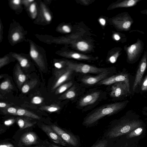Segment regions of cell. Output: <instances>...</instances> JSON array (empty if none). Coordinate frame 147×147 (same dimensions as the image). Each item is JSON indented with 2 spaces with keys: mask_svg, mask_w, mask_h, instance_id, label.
Listing matches in <instances>:
<instances>
[{
  "mask_svg": "<svg viewBox=\"0 0 147 147\" xmlns=\"http://www.w3.org/2000/svg\"><path fill=\"white\" fill-rule=\"evenodd\" d=\"M21 66L23 67H26L28 66V61L25 58H20L18 59Z\"/></svg>",
  "mask_w": 147,
  "mask_h": 147,
  "instance_id": "484cf974",
  "label": "cell"
},
{
  "mask_svg": "<svg viewBox=\"0 0 147 147\" xmlns=\"http://www.w3.org/2000/svg\"><path fill=\"white\" fill-rule=\"evenodd\" d=\"M30 54L32 58L34 60L37 58L38 56V52L34 49H32L30 50Z\"/></svg>",
  "mask_w": 147,
  "mask_h": 147,
  "instance_id": "4316f807",
  "label": "cell"
},
{
  "mask_svg": "<svg viewBox=\"0 0 147 147\" xmlns=\"http://www.w3.org/2000/svg\"><path fill=\"white\" fill-rule=\"evenodd\" d=\"M141 90L142 91L147 90V75L146 76L141 86Z\"/></svg>",
  "mask_w": 147,
  "mask_h": 147,
  "instance_id": "f1b7e54d",
  "label": "cell"
},
{
  "mask_svg": "<svg viewBox=\"0 0 147 147\" xmlns=\"http://www.w3.org/2000/svg\"><path fill=\"white\" fill-rule=\"evenodd\" d=\"M144 46L143 41L138 38L135 43L125 47L129 62H133L139 57L143 52Z\"/></svg>",
  "mask_w": 147,
  "mask_h": 147,
  "instance_id": "3957f363",
  "label": "cell"
},
{
  "mask_svg": "<svg viewBox=\"0 0 147 147\" xmlns=\"http://www.w3.org/2000/svg\"><path fill=\"white\" fill-rule=\"evenodd\" d=\"M37 81L35 80H32L24 84L21 88L22 92L24 93L28 92L36 84Z\"/></svg>",
  "mask_w": 147,
  "mask_h": 147,
  "instance_id": "e0dca14e",
  "label": "cell"
},
{
  "mask_svg": "<svg viewBox=\"0 0 147 147\" xmlns=\"http://www.w3.org/2000/svg\"><path fill=\"white\" fill-rule=\"evenodd\" d=\"M125 102L108 104L101 107L87 116L83 121L86 126L92 125L102 117L112 115L122 109L125 105Z\"/></svg>",
  "mask_w": 147,
  "mask_h": 147,
  "instance_id": "6da1fadb",
  "label": "cell"
},
{
  "mask_svg": "<svg viewBox=\"0 0 147 147\" xmlns=\"http://www.w3.org/2000/svg\"><path fill=\"white\" fill-rule=\"evenodd\" d=\"M77 47L80 50L84 51L87 49L88 45L86 43L84 42H80L78 43Z\"/></svg>",
  "mask_w": 147,
  "mask_h": 147,
  "instance_id": "d4e9b609",
  "label": "cell"
},
{
  "mask_svg": "<svg viewBox=\"0 0 147 147\" xmlns=\"http://www.w3.org/2000/svg\"><path fill=\"white\" fill-rule=\"evenodd\" d=\"M72 70L67 68L56 71L55 72V80L52 86V90L57 89L67 80L71 75Z\"/></svg>",
  "mask_w": 147,
  "mask_h": 147,
  "instance_id": "52a82bcc",
  "label": "cell"
},
{
  "mask_svg": "<svg viewBox=\"0 0 147 147\" xmlns=\"http://www.w3.org/2000/svg\"><path fill=\"white\" fill-rule=\"evenodd\" d=\"M54 66L58 69H60L63 67L61 63L59 62H56L54 64Z\"/></svg>",
  "mask_w": 147,
  "mask_h": 147,
  "instance_id": "836d02e7",
  "label": "cell"
},
{
  "mask_svg": "<svg viewBox=\"0 0 147 147\" xmlns=\"http://www.w3.org/2000/svg\"><path fill=\"white\" fill-rule=\"evenodd\" d=\"M73 83L71 82L62 84L57 88L55 92V94H58L63 92L71 87Z\"/></svg>",
  "mask_w": 147,
  "mask_h": 147,
  "instance_id": "ac0fdd59",
  "label": "cell"
},
{
  "mask_svg": "<svg viewBox=\"0 0 147 147\" xmlns=\"http://www.w3.org/2000/svg\"><path fill=\"white\" fill-rule=\"evenodd\" d=\"M15 76L19 86H21L26 80V76L19 66H18L16 68L15 71Z\"/></svg>",
  "mask_w": 147,
  "mask_h": 147,
  "instance_id": "5bb4252c",
  "label": "cell"
},
{
  "mask_svg": "<svg viewBox=\"0 0 147 147\" xmlns=\"http://www.w3.org/2000/svg\"><path fill=\"white\" fill-rule=\"evenodd\" d=\"M117 58L115 56H112L110 57L109 60L111 63H114L116 62Z\"/></svg>",
  "mask_w": 147,
  "mask_h": 147,
  "instance_id": "d590c367",
  "label": "cell"
},
{
  "mask_svg": "<svg viewBox=\"0 0 147 147\" xmlns=\"http://www.w3.org/2000/svg\"><path fill=\"white\" fill-rule=\"evenodd\" d=\"M100 22L102 25H104L105 24V20L103 18H101L100 20Z\"/></svg>",
  "mask_w": 147,
  "mask_h": 147,
  "instance_id": "ab89813d",
  "label": "cell"
},
{
  "mask_svg": "<svg viewBox=\"0 0 147 147\" xmlns=\"http://www.w3.org/2000/svg\"><path fill=\"white\" fill-rule=\"evenodd\" d=\"M16 115L25 116L38 119H40V117L28 111L22 109H17Z\"/></svg>",
  "mask_w": 147,
  "mask_h": 147,
  "instance_id": "9a60e30c",
  "label": "cell"
},
{
  "mask_svg": "<svg viewBox=\"0 0 147 147\" xmlns=\"http://www.w3.org/2000/svg\"><path fill=\"white\" fill-rule=\"evenodd\" d=\"M17 109L13 107H9L7 109V112L12 115H16Z\"/></svg>",
  "mask_w": 147,
  "mask_h": 147,
  "instance_id": "83f0119b",
  "label": "cell"
},
{
  "mask_svg": "<svg viewBox=\"0 0 147 147\" xmlns=\"http://www.w3.org/2000/svg\"><path fill=\"white\" fill-rule=\"evenodd\" d=\"M68 68L76 72L84 74H100L107 71V70L104 69L94 67L86 64L78 65L70 64L69 65Z\"/></svg>",
  "mask_w": 147,
  "mask_h": 147,
  "instance_id": "5b68a950",
  "label": "cell"
},
{
  "mask_svg": "<svg viewBox=\"0 0 147 147\" xmlns=\"http://www.w3.org/2000/svg\"><path fill=\"white\" fill-rule=\"evenodd\" d=\"M130 92V89L123 82L116 83L112 86L110 96L113 97H118L126 95Z\"/></svg>",
  "mask_w": 147,
  "mask_h": 147,
  "instance_id": "ba28073f",
  "label": "cell"
},
{
  "mask_svg": "<svg viewBox=\"0 0 147 147\" xmlns=\"http://www.w3.org/2000/svg\"><path fill=\"white\" fill-rule=\"evenodd\" d=\"M108 141L106 140H101L96 142L91 147H107Z\"/></svg>",
  "mask_w": 147,
  "mask_h": 147,
  "instance_id": "603a6c76",
  "label": "cell"
},
{
  "mask_svg": "<svg viewBox=\"0 0 147 147\" xmlns=\"http://www.w3.org/2000/svg\"><path fill=\"white\" fill-rule=\"evenodd\" d=\"M147 66V51H145L140 62L136 78L132 87L133 90L141 82Z\"/></svg>",
  "mask_w": 147,
  "mask_h": 147,
  "instance_id": "8992f818",
  "label": "cell"
},
{
  "mask_svg": "<svg viewBox=\"0 0 147 147\" xmlns=\"http://www.w3.org/2000/svg\"><path fill=\"white\" fill-rule=\"evenodd\" d=\"M143 128L142 127H139L129 133L127 137L131 138L140 135L142 132Z\"/></svg>",
  "mask_w": 147,
  "mask_h": 147,
  "instance_id": "44dd1931",
  "label": "cell"
},
{
  "mask_svg": "<svg viewBox=\"0 0 147 147\" xmlns=\"http://www.w3.org/2000/svg\"><path fill=\"white\" fill-rule=\"evenodd\" d=\"M41 109L47 111L53 112L58 111L60 109V107L56 105H51L50 106L42 107Z\"/></svg>",
  "mask_w": 147,
  "mask_h": 147,
  "instance_id": "7402d4cb",
  "label": "cell"
},
{
  "mask_svg": "<svg viewBox=\"0 0 147 147\" xmlns=\"http://www.w3.org/2000/svg\"><path fill=\"white\" fill-rule=\"evenodd\" d=\"M108 74V71H105L96 76H86L82 78V80L83 82L86 84H94L106 78Z\"/></svg>",
  "mask_w": 147,
  "mask_h": 147,
  "instance_id": "8fae6325",
  "label": "cell"
},
{
  "mask_svg": "<svg viewBox=\"0 0 147 147\" xmlns=\"http://www.w3.org/2000/svg\"><path fill=\"white\" fill-rule=\"evenodd\" d=\"M29 10L30 12L31 13H34L36 11V6L35 4L34 3H32L30 7Z\"/></svg>",
  "mask_w": 147,
  "mask_h": 147,
  "instance_id": "d6a6232c",
  "label": "cell"
},
{
  "mask_svg": "<svg viewBox=\"0 0 147 147\" xmlns=\"http://www.w3.org/2000/svg\"><path fill=\"white\" fill-rule=\"evenodd\" d=\"M62 28L64 31L67 32H69L70 31V30L69 27L66 25L63 26Z\"/></svg>",
  "mask_w": 147,
  "mask_h": 147,
  "instance_id": "e575fe53",
  "label": "cell"
},
{
  "mask_svg": "<svg viewBox=\"0 0 147 147\" xmlns=\"http://www.w3.org/2000/svg\"><path fill=\"white\" fill-rule=\"evenodd\" d=\"M140 12L143 14H146L147 15V9L142 10L140 11Z\"/></svg>",
  "mask_w": 147,
  "mask_h": 147,
  "instance_id": "7bdbcfd3",
  "label": "cell"
},
{
  "mask_svg": "<svg viewBox=\"0 0 147 147\" xmlns=\"http://www.w3.org/2000/svg\"><path fill=\"white\" fill-rule=\"evenodd\" d=\"M7 104L5 102H0V108H5L7 106Z\"/></svg>",
  "mask_w": 147,
  "mask_h": 147,
  "instance_id": "f35d334b",
  "label": "cell"
},
{
  "mask_svg": "<svg viewBox=\"0 0 147 147\" xmlns=\"http://www.w3.org/2000/svg\"><path fill=\"white\" fill-rule=\"evenodd\" d=\"M17 122L21 129H24L31 127L34 124V123L26 119L21 118H18Z\"/></svg>",
  "mask_w": 147,
  "mask_h": 147,
  "instance_id": "2e32d148",
  "label": "cell"
},
{
  "mask_svg": "<svg viewBox=\"0 0 147 147\" xmlns=\"http://www.w3.org/2000/svg\"><path fill=\"white\" fill-rule=\"evenodd\" d=\"M52 146L53 147H60L59 146L54 145V144H52Z\"/></svg>",
  "mask_w": 147,
  "mask_h": 147,
  "instance_id": "ee69618b",
  "label": "cell"
},
{
  "mask_svg": "<svg viewBox=\"0 0 147 147\" xmlns=\"http://www.w3.org/2000/svg\"><path fill=\"white\" fill-rule=\"evenodd\" d=\"M12 40L15 41H18L20 38V35L18 32H15L13 34L12 36Z\"/></svg>",
  "mask_w": 147,
  "mask_h": 147,
  "instance_id": "4dcf8cb0",
  "label": "cell"
},
{
  "mask_svg": "<svg viewBox=\"0 0 147 147\" xmlns=\"http://www.w3.org/2000/svg\"><path fill=\"white\" fill-rule=\"evenodd\" d=\"M41 128L42 130L53 142L63 146H67V144L51 127L47 125H43Z\"/></svg>",
  "mask_w": 147,
  "mask_h": 147,
  "instance_id": "30bf717a",
  "label": "cell"
},
{
  "mask_svg": "<svg viewBox=\"0 0 147 147\" xmlns=\"http://www.w3.org/2000/svg\"><path fill=\"white\" fill-rule=\"evenodd\" d=\"M138 121H128L121 122L110 129L107 133L109 138H113L130 132L141 126Z\"/></svg>",
  "mask_w": 147,
  "mask_h": 147,
  "instance_id": "7a4b0ae2",
  "label": "cell"
},
{
  "mask_svg": "<svg viewBox=\"0 0 147 147\" xmlns=\"http://www.w3.org/2000/svg\"><path fill=\"white\" fill-rule=\"evenodd\" d=\"M124 82L129 89V82L128 76L126 74H121L111 76L106 78L98 83L101 85H110L116 83Z\"/></svg>",
  "mask_w": 147,
  "mask_h": 147,
  "instance_id": "9c48e42d",
  "label": "cell"
},
{
  "mask_svg": "<svg viewBox=\"0 0 147 147\" xmlns=\"http://www.w3.org/2000/svg\"><path fill=\"white\" fill-rule=\"evenodd\" d=\"M43 14L46 20L48 22L50 21L51 20V17L49 13L47 11L44 10Z\"/></svg>",
  "mask_w": 147,
  "mask_h": 147,
  "instance_id": "f546056e",
  "label": "cell"
},
{
  "mask_svg": "<svg viewBox=\"0 0 147 147\" xmlns=\"http://www.w3.org/2000/svg\"><path fill=\"white\" fill-rule=\"evenodd\" d=\"M12 88V84L9 80H6L1 83L0 85L1 90L7 91L11 89Z\"/></svg>",
  "mask_w": 147,
  "mask_h": 147,
  "instance_id": "ffe728a7",
  "label": "cell"
},
{
  "mask_svg": "<svg viewBox=\"0 0 147 147\" xmlns=\"http://www.w3.org/2000/svg\"><path fill=\"white\" fill-rule=\"evenodd\" d=\"M114 37L115 40H119L120 39L119 36L117 34H115L114 35Z\"/></svg>",
  "mask_w": 147,
  "mask_h": 147,
  "instance_id": "b9f144b4",
  "label": "cell"
},
{
  "mask_svg": "<svg viewBox=\"0 0 147 147\" xmlns=\"http://www.w3.org/2000/svg\"><path fill=\"white\" fill-rule=\"evenodd\" d=\"M100 94L99 92H96L85 96L80 100V105L84 107L94 103L98 98Z\"/></svg>",
  "mask_w": 147,
  "mask_h": 147,
  "instance_id": "7c38bea8",
  "label": "cell"
},
{
  "mask_svg": "<svg viewBox=\"0 0 147 147\" xmlns=\"http://www.w3.org/2000/svg\"><path fill=\"white\" fill-rule=\"evenodd\" d=\"M20 0H14L13 1V3L15 5H18L20 4Z\"/></svg>",
  "mask_w": 147,
  "mask_h": 147,
  "instance_id": "60d3db41",
  "label": "cell"
},
{
  "mask_svg": "<svg viewBox=\"0 0 147 147\" xmlns=\"http://www.w3.org/2000/svg\"><path fill=\"white\" fill-rule=\"evenodd\" d=\"M72 57L75 59H79L80 58V56L78 53H74L72 55Z\"/></svg>",
  "mask_w": 147,
  "mask_h": 147,
  "instance_id": "74e56055",
  "label": "cell"
},
{
  "mask_svg": "<svg viewBox=\"0 0 147 147\" xmlns=\"http://www.w3.org/2000/svg\"><path fill=\"white\" fill-rule=\"evenodd\" d=\"M36 135L32 132L24 134L22 137V142L26 145H30L35 144L37 140Z\"/></svg>",
  "mask_w": 147,
  "mask_h": 147,
  "instance_id": "4fadbf2b",
  "label": "cell"
},
{
  "mask_svg": "<svg viewBox=\"0 0 147 147\" xmlns=\"http://www.w3.org/2000/svg\"><path fill=\"white\" fill-rule=\"evenodd\" d=\"M76 96V92L74 87H72L63 94L60 98L62 99L73 98Z\"/></svg>",
  "mask_w": 147,
  "mask_h": 147,
  "instance_id": "d6986e66",
  "label": "cell"
},
{
  "mask_svg": "<svg viewBox=\"0 0 147 147\" xmlns=\"http://www.w3.org/2000/svg\"><path fill=\"white\" fill-rule=\"evenodd\" d=\"M51 127L67 144L74 147L78 146L79 141L76 136L66 132L56 125H52Z\"/></svg>",
  "mask_w": 147,
  "mask_h": 147,
  "instance_id": "277c9868",
  "label": "cell"
},
{
  "mask_svg": "<svg viewBox=\"0 0 147 147\" xmlns=\"http://www.w3.org/2000/svg\"><path fill=\"white\" fill-rule=\"evenodd\" d=\"M43 98L40 96H36L34 97L31 100L32 103L34 104H39L42 103L43 101Z\"/></svg>",
  "mask_w": 147,
  "mask_h": 147,
  "instance_id": "cb8c5ba5",
  "label": "cell"
},
{
  "mask_svg": "<svg viewBox=\"0 0 147 147\" xmlns=\"http://www.w3.org/2000/svg\"><path fill=\"white\" fill-rule=\"evenodd\" d=\"M15 121V119H10L5 121L4 122V123L5 125L9 126L13 124Z\"/></svg>",
  "mask_w": 147,
  "mask_h": 147,
  "instance_id": "1f68e13d",
  "label": "cell"
},
{
  "mask_svg": "<svg viewBox=\"0 0 147 147\" xmlns=\"http://www.w3.org/2000/svg\"><path fill=\"white\" fill-rule=\"evenodd\" d=\"M0 147H14L11 144H1L0 146Z\"/></svg>",
  "mask_w": 147,
  "mask_h": 147,
  "instance_id": "8d00e7d4",
  "label": "cell"
}]
</instances>
